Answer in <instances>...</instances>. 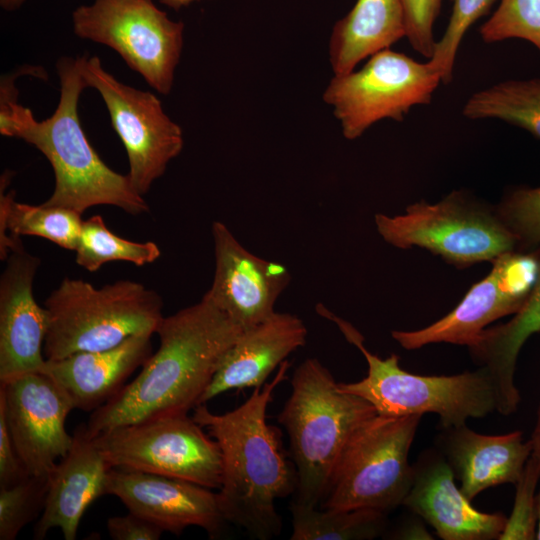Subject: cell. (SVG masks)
Returning <instances> with one entry per match:
<instances>
[{"instance_id":"1","label":"cell","mask_w":540,"mask_h":540,"mask_svg":"<svg viewBox=\"0 0 540 540\" xmlns=\"http://www.w3.org/2000/svg\"><path fill=\"white\" fill-rule=\"evenodd\" d=\"M208 297L163 317L158 350L141 372L85 424L96 437L112 428L171 415H186L201 404L222 358L242 333Z\"/></svg>"},{"instance_id":"2","label":"cell","mask_w":540,"mask_h":540,"mask_svg":"<svg viewBox=\"0 0 540 540\" xmlns=\"http://www.w3.org/2000/svg\"><path fill=\"white\" fill-rule=\"evenodd\" d=\"M285 360L268 383L224 414L206 404L193 409V419L218 443L223 478L218 493L227 522L243 528L252 538L268 540L281 532L275 502L297 489V473L283 449L281 431L267 422V408L274 390L287 378Z\"/></svg>"},{"instance_id":"3","label":"cell","mask_w":540,"mask_h":540,"mask_svg":"<svg viewBox=\"0 0 540 540\" xmlns=\"http://www.w3.org/2000/svg\"><path fill=\"white\" fill-rule=\"evenodd\" d=\"M60 98L54 113L37 121L29 108L18 101L0 106V133L20 138L36 147L50 162L55 176L51 196L44 203L82 214L90 207L111 205L131 215L149 211L143 196L128 174L108 167L81 126L78 103L87 88L79 59L62 57L56 64Z\"/></svg>"},{"instance_id":"4","label":"cell","mask_w":540,"mask_h":540,"mask_svg":"<svg viewBox=\"0 0 540 540\" xmlns=\"http://www.w3.org/2000/svg\"><path fill=\"white\" fill-rule=\"evenodd\" d=\"M291 387L277 419L289 436L297 473L295 501L318 507L347 440L377 412L368 401L340 389L316 358L295 369Z\"/></svg>"},{"instance_id":"5","label":"cell","mask_w":540,"mask_h":540,"mask_svg":"<svg viewBox=\"0 0 540 540\" xmlns=\"http://www.w3.org/2000/svg\"><path fill=\"white\" fill-rule=\"evenodd\" d=\"M44 307L49 317L43 347L47 360L109 349L138 334L153 335L164 317L157 292L132 280L96 288L67 277Z\"/></svg>"},{"instance_id":"6","label":"cell","mask_w":540,"mask_h":540,"mask_svg":"<svg viewBox=\"0 0 540 540\" xmlns=\"http://www.w3.org/2000/svg\"><path fill=\"white\" fill-rule=\"evenodd\" d=\"M345 338L364 355L366 377L358 382L338 383L340 389L368 401L377 414L388 416L434 413L440 427L466 424L498 412L499 397L490 373L483 367L454 375H418L403 370L399 357L382 359L363 345V336L348 322L328 313Z\"/></svg>"},{"instance_id":"7","label":"cell","mask_w":540,"mask_h":540,"mask_svg":"<svg viewBox=\"0 0 540 540\" xmlns=\"http://www.w3.org/2000/svg\"><path fill=\"white\" fill-rule=\"evenodd\" d=\"M421 417L376 414L357 427L336 461L320 507L388 514L403 505L413 482L409 452Z\"/></svg>"},{"instance_id":"8","label":"cell","mask_w":540,"mask_h":540,"mask_svg":"<svg viewBox=\"0 0 540 540\" xmlns=\"http://www.w3.org/2000/svg\"><path fill=\"white\" fill-rule=\"evenodd\" d=\"M378 233L401 249L421 247L449 263L465 267L514 251L517 240L499 218L471 201L462 191H453L440 202L420 201L404 214L375 215Z\"/></svg>"},{"instance_id":"9","label":"cell","mask_w":540,"mask_h":540,"mask_svg":"<svg viewBox=\"0 0 540 540\" xmlns=\"http://www.w3.org/2000/svg\"><path fill=\"white\" fill-rule=\"evenodd\" d=\"M72 23L77 37L110 47L158 93L171 92L184 24L152 0H94L73 11Z\"/></svg>"},{"instance_id":"10","label":"cell","mask_w":540,"mask_h":540,"mask_svg":"<svg viewBox=\"0 0 540 540\" xmlns=\"http://www.w3.org/2000/svg\"><path fill=\"white\" fill-rule=\"evenodd\" d=\"M440 83V74L428 60L418 62L388 48L370 56L358 70L334 74L323 100L343 136L354 140L380 120L402 121L414 106L429 104Z\"/></svg>"},{"instance_id":"11","label":"cell","mask_w":540,"mask_h":540,"mask_svg":"<svg viewBox=\"0 0 540 540\" xmlns=\"http://www.w3.org/2000/svg\"><path fill=\"white\" fill-rule=\"evenodd\" d=\"M112 467L220 488L222 453L193 417L171 415L122 425L93 437Z\"/></svg>"},{"instance_id":"12","label":"cell","mask_w":540,"mask_h":540,"mask_svg":"<svg viewBox=\"0 0 540 540\" xmlns=\"http://www.w3.org/2000/svg\"><path fill=\"white\" fill-rule=\"evenodd\" d=\"M78 59L87 87L97 90L107 107L127 153L128 176L143 196L182 151V128L164 112L153 93L120 82L103 68L97 56Z\"/></svg>"},{"instance_id":"13","label":"cell","mask_w":540,"mask_h":540,"mask_svg":"<svg viewBox=\"0 0 540 540\" xmlns=\"http://www.w3.org/2000/svg\"><path fill=\"white\" fill-rule=\"evenodd\" d=\"M489 274L474 284L446 316L414 331L391 332L407 350L428 344L472 345L495 320L515 314L530 294L540 270V249L510 251L492 261Z\"/></svg>"},{"instance_id":"14","label":"cell","mask_w":540,"mask_h":540,"mask_svg":"<svg viewBox=\"0 0 540 540\" xmlns=\"http://www.w3.org/2000/svg\"><path fill=\"white\" fill-rule=\"evenodd\" d=\"M0 409L16 450L30 476H49L71 449L65 422L75 409L60 386L41 371L0 385Z\"/></svg>"},{"instance_id":"15","label":"cell","mask_w":540,"mask_h":540,"mask_svg":"<svg viewBox=\"0 0 540 540\" xmlns=\"http://www.w3.org/2000/svg\"><path fill=\"white\" fill-rule=\"evenodd\" d=\"M215 271L204 294L242 331L272 316L290 282L285 266L248 251L220 221L212 224Z\"/></svg>"},{"instance_id":"16","label":"cell","mask_w":540,"mask_h":540,"mask_svg":"<svg viewBox=\"0 0 540 540\" xmlns=\"http://www.w3.org/2000/svg\"><path fill=\"white\" fill-rule=\"evenodd\" d=\"M107 494L119 498L130 512L176 535L197 526L214 538L227 522L218 493L182 479L112 467Z\"/></svg>"},{"instance_id":"17","label":"cell","mask_w":540,"mask_h":540,"mask_svg":"<svg viewBox=\"0 0 540 540\" xmlns=\"http://www.w3.org/2000/svg\"><path fill=\"white\" fill-rule=\"evenodd\" d=\"M0 277V382L38 372L45 364L43 347L49 317L33 295L40 259L20 241L9 252Z\"/></svg>"},{"instance_id":"18","label":"cell","mask_w":540,"mask_h":540,"mask_svg":"<svg viewBox=\"0 0 540 540\" xmlns=\"http://www.w3.org/2000/svg\"><path fill=\"white\" fill-rule=\"evenodd\" d=\"M413 482L403 505L433 527L443 540H499L507 517L475 509L455 484L437 448L424 450L413 464Z\"/></svg>"},{"instance_id":"19","label":"cell","mask_w":540,"mask_h":540,"mask_svg":"<svg viewBox=\"0 0 540 540\" xmlns=\"http://www.w3.org/2000/svg\"><path fill=\"white\" fill-rule=\"evenodd\" d=\"M73 438L71 449L48 476L44 508L34 528L37 540L54 528L62 532L65 540H75L87 508L107 494L112 466L87 434L85 424L76 429Z\"/></svg>"},{"instance_id":"20","label":"cell","mask_w":540,"mask_h":540,"mask_svg":"<svg viewBox=\"0 0 540 540\" xmlns=\"http://www.w3.org/2000/svg\"><path fill=\"white\" fill-rule=\"evenodd\" d=\"M436 448L444 455L461 492L471 501L482 491L501 484H516L533 452L523 432L485 435L466 424L442 428Z\"/></svg>"},{"instance_id":"21","label":"cell","mask_w":540,"mask_h":540,"mask_svg":"<svg viewBox=\"0 0 540 540\" xmlns=\"http://www.w3.org/2000/svg\"><path fill=\"white\" fill-rule=\"evenodd\" d=\"M307 333L301 318L280 312L243 331L222 358L201 404L229 390L263 386L292 352L305 345Z\"/></svg>"},{"instance_id":"22","label":"cell","mask_w":540,"mask_h":540,"mask_svg":"<svg viewBox=\"0 0 540 540\" xmlns=\"http://www.w3.org/2000/svg\"><path fill=\"white\" fill-rule=\"evenodd\" d=\"M151 336L138 334L109 349L46 359L40 371L60 386L75 409L94 411L114 397L150 357Z\"/></svg>"},{"instance_id":"23","label":"cell","mask_w":540,"mask_h":540,"mask_svg":"<svg viewBox=\"0 0 540 540\" xmlns=\"http://www.w3.org/2000/svg\"><path fill=\"white\" fill-rule=\"evenodd\" d=\"M508 322L484 329L470 345L473 361L491 375L499 397L498 413L508 416L521 402L515 384V369L526 340L540 332V270L537 280L520 309Z\"/></svg>"},{"instance_id":"24","label":"cell","mask_w":540,"mask_h":540,"mask_svg":"<svg viewBox=\"0 0 540 540\" xmlns=\"http://www.w3.org/2000/svg\"><path fill=\"white\" fill-rule=\"evenodd\" d=\"M405 37L400 0H357L333 27L329 61L334 74H344L373 54Z\"/></svg>"},{"instance_id":"25","label":"cell","mask_w":540,"mask_h":540,"mask_svg":"<svg viewBox=\"0 0 540 540\" xmlns=\"http://www.w3.org/2000/svg\"><path fill=\"white\" fill-rule=\"evenodd\" d=\"M79 212L45 203L30 205L15 201V192L0 199V257L6 260L9 252L20 241V236L31 235L47 239L59 247L75 251L83 220Z\"/></svg>"},{"instance_id":"26","label":"cell","mask_w":540,"mask_h":540,"mask_svg":"<svg viewBox=\"0 0 540 540\" xmlns=\"http://www.w3.org/2000/svg\"><path fill=\"white\" fill-rule=\"evenodd\" d=\"M462 114L471 120L499 119L540 139V77L507 80L477 91Z\"/></svg>"},{"instance_id":"27","label":"cell","mask_w":540,"mask_h":540,"mask_svg":"<svg viewBox=\"0 0 540 540\" xmlns=\"http://www.w3.org/2000/svg\"><path fill=\"white\" fill-rule=\"evenodd\" d=\"M291 540H370L384 534L387 514L370 508L323 509L293 501Z\"/></svg>"},{"instance_id":"28","label":"cell","mask_w":540,"mask_h":540,"mask_svg":"<svg viewBox=\"0 0 540 540\" xmlns=\"http://www.w3.org/2000/svg\"><path fill=\"white\" fill-rule=\"evenodd\" d=\"M75 252L76 263L89 272H96L113 261L143 266L153 263L161 255L158 245L152 241L134 242L114 234L100 215L83 220Z\"/></svg>"},{"instance_id":"29","label":"cell","mask_w":540,"mask_h":540,"mask_svg":"<svg viewBox=\"0 0 540 540\" xmlns=\"http://www.w3.org/2000/svg\"><path fill=\"white\" fill-rule=\"evenodd\" d=\"M48 476H28L0 487V540H14L43 511Z\"/></svg>"},{"instance_id":"30","label":"cell","mask_w":540,"mask_h":540,"mask_svg":"<svg viewBox=\"0 0 540 540\" xmlns=\"http://www.w3.org/2000/svg\"><path fill=\"white\" fill-rule=\"evenodd\" d=\"M479 32L485 43L519 38L540 53V0H501Z\"/></svg>"},{"instance_id":"31","label":"cell","mask_w":540,"mask_h":540,"mask_svg":"<svg viewBox=\"0 0 540 540\" xmlns=\"http://www.w3.org/2000/svg\"><path fill=\"white\" fill-rule=\"evenodd\" d=\"M495 0H453L452 14L433 56L428 59L440 74L442 83L453 79L454 67L461 42L468 29L486 15Z\"/></svg>"},{"instance_id":"32","label":"cell","mask_w":540,"mask_h":540,"mask_svg":"<svg viewBox=\"0 0 540 540\" xmlns=\"http://www.w3.org/2000/svg\"><path fill=\"white\" fill-rule=\"evenodd\" d=\"M540 480V461L532 452L522 475L515 484L516 492L511 514L499 540L536 539L538 510L536 487Z\"/></svg>"},{"instance_id":"33","label":"cell","mask_w":540,"mask_h":540,"mask_svg":"<svg viewBox=\"0 0 540 540\" xmlns=\"http://www.w3.org/2000/svg\"><path fill=\"white\" fill-rule=\"evenodd\" d=\"M496 212L524 251L540 244V187L511 191Z\"/></svg>"},{"instance_id":"34","label":"cell","mask_w":540,"mask_h":540,"mask_svg":"<svg viewBox=\"0 0 540 540\" xmlns=\"http://www.w3.org/2000/svg\"><path fill=\"white\" fill-rule=\"evenodd\" d=\"M404 21L405 37L417 53L430 59L437 41L434 23L440 13L443 0H400Z\"/></svg>"},{"instance_id":"35","label":"cell","mask_w":540,"mask_h":540,"mask_svg":"<svg viewBox=\"0 0 540 540\" xmlns=\"http://www.w3.org/2000/svg\"><path fill=\"white\" fill-rule=\"evenodd\" d=\"M107 531L114 540H158L164 532L153 522L130 511L123 516L108 518Z\"/></svg>"},{"instance_id":"36","label":"cell","mask_w":540,"mask_h":540,"mask_svg":"<svg viewBox=\"0 0 540 540\" xmlns=\"http://www.w3.org/2000/svg\"><path fill=\"white\" fill-rule=\"evenodd\" d=\"M28 476L0 409V487L14 485Z\"/></svg>"},{"instance_id":"37","label":"cell","mask_w":540,"mask_h":540,"mask_svg":"<svg viewBox=\"0 0 540 540\" xmlns=\"http://www.w3.org/2000/svg\"><path fill=\"white\" fill-rule=\"evenodd\" d=\"M420 517L405 520L398 529L395 530L393 539H433L432 535L419 520Z\"/></svg>"},{"instance_id":"38","label":"cell","mask_w":540,"mask_h":540,"mask_svg":"<svg viewBox=\"0 0 540 540\" xmlns=\"http://www.w3.org/2000/svg\"><path fill=\"white\" fill-rule=\"evenodd\" d=\"M531 440L533 442V453L538 457L540 461V436L532 434ZM537 510H538V527L536 539L540 540V491L537 494Z\"/></svg>"},{"instance_id":"39","label":"cell","mask_w":540,"mask_h":540,"mask_svg":"<svg viewBox=\"0 0 540 540\" xmlns=\"http://www.w3.org/2000/svg\"><path fill=\"white\" fill-rule=\"evenodd\" d=\"M195 1L199 0H160L161 3L175 10H179L182 7L188 6Z\"/></svg>"},{"instance_id":"40","label":"cell","mask_w":540,"mask_h":540,"mask_svg":"<svg viewBox=\"0 0 540 540\" xmlns=\"http://www.w3.org/2000/svg\"><path fill=\"white\" fill-rule=\"evenodd\" d=\"M25 0H0V6L6 11H15L19 9Z\"/></svg>"},{"instance_id":"41","label":"cell","mask_w":540,"mask_h":540,"mask_svg":"<svg viewBox=\"0 0 540 540\" xmlns=\"http://www.w3.org/2000/svg\"><path fill=\"white\" fill-rule=\"evenodd\" d=\"M532 434L540 436V401H539L537 412H536V421H535V426H534V430Z\"/></svg>"}]
</instances>
